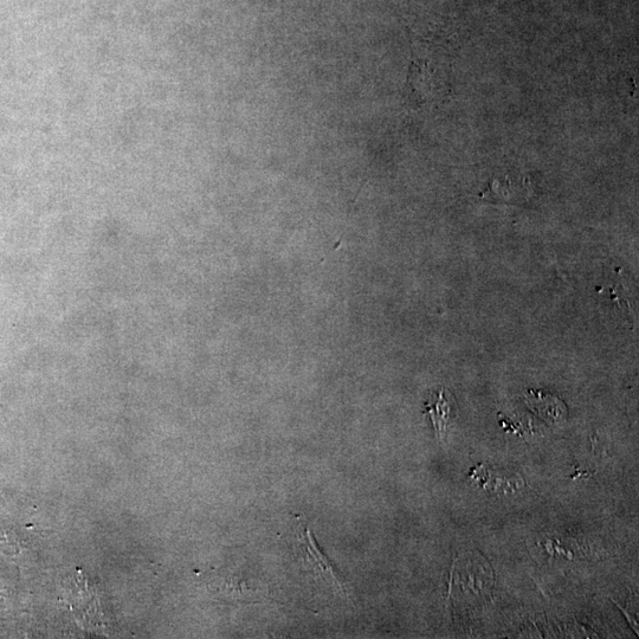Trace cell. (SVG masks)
Here are the masks:
<instances>
[{"label":"cell","instance_id":"3","mask_svg":"<svg viewBox=\"0 0 639 639\" xmlns=\"http://www.w3.org/2000/svg\"><path fill=\"white\" fill-rule=\"evenodd\" d=\"M475 481H479L482 488L495 494H513L515 490L524 486V481L520 476H505L502 473H494L487 467L477 466L470 474Z\"/></svg>","mask_w":639,"mask_h":639},{"label":"cell","instance_id":"2","mask_svg":"<svg viewBox=\"0 0 639 639\" xmlns=\"http://www.w3.org/2000/svg\"><path fill=\"white\" fill-rule=\"evenodd\" d=\"M296 544H298L296 548H298L299 557L309 570H312L316 577L324 580V582L333 586L334 589H337L342 595L347 597L346 587L342 585L331 561L319 550L311 529L306 527L305 531L299 533Z\"/></svg>","mask_w":639,"mask_h":639},{"label":"cell","instance_id":"1","mask_svg":"<svg viewBox=\"0 0 639 639\" xmlns=\"http://www.w3.org/2000/svg\"><path fill=\"white\" fill-rule=\"evenodd\" d=\"M210 590L232 602L256 603L268 597L266 587L250 583L241 572L230 571L212 579Z\"/></svg>","mask_w":639,"mask_h":639},{"label":"cell","instance_id":"4","mask_svg":"<svg viewBox=\"0 0 639 639\" xmlns=\"http://www.w3.org/2000/svg\"><path fill=\"white\" fill-rule=\"evenodd\" d=\"M447 393L448 391L441 390L435 397H431L430 402L426 404V408H428L426 412L431 416L437 434L440 437L447 431L448 421L451 417V406Z\"/></svg>","mask_w":639,"mask_h":639}]
</instances>
